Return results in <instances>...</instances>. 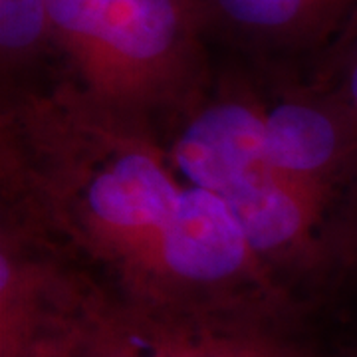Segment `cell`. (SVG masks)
<instances>
[{
	"label": "cell",
	"mask_w": 357,
	"mask_h": 357,
	"mask_svg": "<svg viewBox=\"0 0 357 357\" xmlns=\"http://www.w3.org/2000/svg\"><path fill=\"white\" fill-rule=\"evenodd\" d=\"M50 42L103 93H153L199 68V0H48Z\"/></svg>",
	"instance_id": "6da1fadb"
},
{
	"label": "cell",
	"mask_w": 357,
	"mask_h": 357,
	"mask_svg": "<svg viewBox=\"0 0 357 357\" xmlns=\"http://www.w3.org/2000/svg\"><path fill=\"white\" fill-rule=\"evenodd\" d=\"M82 357H302L272 330L115 307Z\"/></svg>",
	"instance_id": "7a4b0ae2"
},
{
	"label": "cell",
	"mask_w": 357,
	"mask_h": 357,
	"mask_svg": "<svg viewBox=\"0 0 357 357\" xmlns=\"http://www.w3.org/2000/svg\"><path fill=\"white\" fill-rule=\"evenodd\" d=\"M173 159L189 185L227 197L244 183L276 171L268 163L264 117L243 102H217L178 135Z\"/></svg>",
	"instance_id": "3957f363"
},
{
	"label": "cell",
	"mask_w": 357,
	"mask_h": 357,
	"mask_svg": "<svg viewBox=\"0 0 357 357\" xmlns=\"http://www.w3.org/2000/svg\"><path fill=\"white\" fill-rule=\"evenodd\" d=\"M185 189L155 157L126 151L91 177L84 203L89 218L117 236H147L153 229L159 260L161 234Z\"/></svg>",
	"instance_id": "277c9868"
},
{
	"label": "cell",
	"mask_w": 357,
	"mask_h": 357,
	"mask_svg": "<svg viewBox=\"0 0 357 357\" xmlns=\"http://www.w3.org/2000/svg\"><path fill=\"white\" fill-rule=\"evenodd\" d=\"M203 16L262 46H306L340 36L357 0H199Z\"/></svg>",
	"instance_id": "5b68a950"
},
{
	"label": "cell",
	"mask_w": 357,
	"mask_h": 357,
	"mask_svg": "<svg viewBox=\"0 0 357 357\" xmlns=\"http://www.w3.org/2000/svg\"><path fill=\"white\" fill-rule=\"evenodd\" d=\"M264 147L268 163L280 175H316L342 157L344 139L326 112L292 102L264 117Z\"/></svg>",
	"instance_id": "8992f818"
},
{
	"label": "cell",
	"mask_w": 357,
	"mask_h": 357,
	"mask_svg": "<svg viewBox=\"0 0 357 357\" xmlns=\"http://www.w3.org/2000/svg\"><path fill=\"white\" fill-rule=\"evenodd\" d=\"M278 171H268L220 197L241 225L250 250L276 252L292 244L306 227L298 197L286 189Z\"/></svg>",
	"instance_id": "52a82bcc"
},
{
	"label": "cell",
	"mask_w": 357,
	"mask_h": 357,
	"mask_svg": "<svg viewBox=\"0 0 357 357\" xmlns=\"http://www.w3.org/2000/svg\"><path fill=\"white\" fill-rule=\"evenodd\" d=\"M50 42L48 0H0V48L6 64L26 62Z\"/></svg>",
	"instance_id": "ba28073f"
},
{
	"label": "cell",
	"mask_w": 357,
	"mask_h": 357,
	"mask_svg": "<svg viewBox=\"0 0 357 357\" xmlns=\"http://www.w3.org/2000/svg\"><path fill=\"white\" fill-rule=\"evenodd\" d=\"M337 46H340L345 93L357 117V14L351 18V22L345 26L344 32L337 36Z\"/></svg>",
	"instance_id": "9c48e42d"
}]
</instances>
